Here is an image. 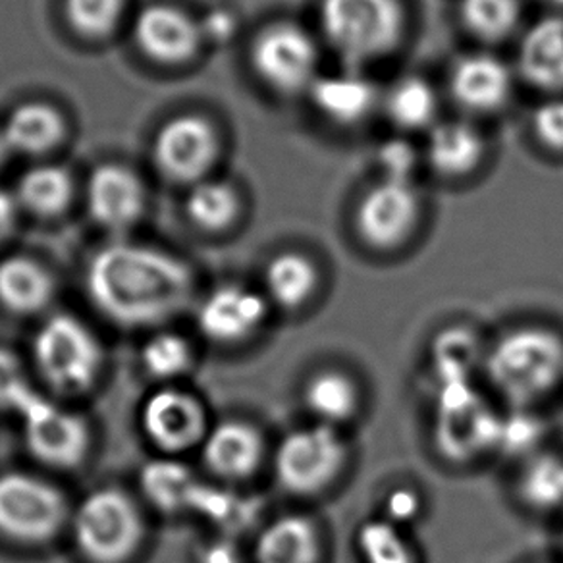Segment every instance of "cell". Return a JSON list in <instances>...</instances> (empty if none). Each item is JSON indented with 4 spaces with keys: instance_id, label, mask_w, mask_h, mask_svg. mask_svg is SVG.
I'll use <instances>...</instances> for the list:
<instances>
[{
    "instance_id": "6da1fadb",
    "label": "cell",
    "mask_w": 563,
    "mask_h": 563,
    "mask_svg": "<svg viewBox=\"0 0 563 563\" xmlns=\"http://www.w3.org/2000/svg\"><path fill=\"white\" fill-rule=\"evenodd\" d=\"M194 273L173 253L110 243L97 251L86 273L93 306L107 319L130 327H155L181 313L194 298Z\"/></svg>"
},
{
    "instance_id": "7a4b0ae2",
    "label": "cell",
    "mask_w": 563,
    "mask_h": 563,
    "mask_svg": "<svg viewBox=\"0 0 563 563\" xmlns=\"http://www.w3.org/2000/svg\"><path fill=\"white\" fill-rule=\"evenodd\" d=\"M483 373L511 409H532L563 386V334L547 324H519L486 345Z\"/></svg>"
},
{
    "instance_id": "3957f363",
    "label": "cell",
    "mask_w": 563,
    "mask_h": 563,
    "mask_svg": "<svg viewBox=\"0 0 563 563\" xmlns=\"http://www.w3.org/2000/svg\"><path fill=\"white\" fill-rule=\"evenodd\" d=\"M319 18L330 47L352 64L390 56L407 32L401 0H321Z\"/></svg>"
},
{
    "instance_id": "277c9868",
    "label": "cell",
    "mask_w": 563,
    "mask_h": 563,
    "mask_svg": "<svg viewBox=\"0 0 563 563\" xmlns=\"http://www.w3.org/2000/svg\"><path fill=\"white\" fill-rule=\"evenodd\" d=\"M352 460L344 432L321 422L301 424L282 437L273 452V473L282 490L296 498L329 493Z\"/></svg>"
},
{
    "instance_id": "5b68a950",
    "label": "cell",
    "mask_w": 563,
    "mask_h": 563,
    "mask_svg": "<svg viewBox=\"0 0 563 563\" xmlns=\"http://www.w3.org/2000/svg\"><path fill=\"white\" fill-rule=\"evenodd\" d=\"M504 417L473 383L442 384L434 407L432 442L442 460L465 465L500 446Z\"/></svg>"
},
{
    "instance_id": "8992f818",
    "label": "cell",
    "mask_w": 563,
    "mask_h": 563,
    "mask_svg": "<svg viewBox=\"0 0 563 563\" xmlns=\"http://www.w3.org/2000/svg\"><path fill=\"white\" fill-rule=\"evenodd\" d=\"M33 360L51 388L84 394L99 380L104 352L86 322L74 314L58 313L43 322L35 334Z\"/></svg>"
},
{
    "instance_id": "52a82bcc",
    "label": "cell",
    "mask_w": 563,
    "mask_h": 563,
    "mask_svg": "<svg viewBox=\"0 0 563 563\" xmlns=\"http://www.w3.org/2000/svg\"><path fill=\"white\" fill-rule=\"evenodd\" d=\"M71 531L79 552L93 563H125L145 539L140 508L120 488H101L81 500Z\"/></svg>"
},
{
    "instance_id": "ba28073f",
    "label": "cell",
    "mask_w": 563,
    "mask_h": 563,
    "mask_svg": "<svg viewBox=\"0 0 563 563\" xmlns=\"http://www.w3.org/2000/svg\"><path fill=\"white\" fill-rule=\"evenodd\" d=\"M250 60L257 78L276 93L309 91L319 78L317 41L291 20L265 25L251 43Z\"/></svg>"
},
{
    "instance_id": "9c48e42d",
    "label": "cell",
    "mask_w": 563,
    "mask_h": 563,
    "mask_svg": "<svg viewBox=\"0 0 563 563\" xmlns=\"http://www.w3.org/2000/svg\"><path fill=\"white\" fill-rule=\"evenodd\" d=\"M68 521L64 494L30 473L0 475V532L9 539L40 544L55 539Z\"/></svg>"
},
{
    "instance_id": "30bf717a",
    "label": "cell",
    "mask_w": 563,
    "mask_h": 563,
    "mask_svg": "<svg viewBox=\"0 0 563 563\" xmlns=\"http://www.w3.org/2000/svg\"><path fill=\"white\" fill-rule=\"evenodd\" d=\"M421 217V196L413 181L380 178L361 197L355 209V232L368 250L391 253L411 242Z\"/></svg>"
},
{
    "instance_id": "8fae6325",
    "label": "cell",
    "mask_w": 563,
    "mask_h": 563,
    "mask_svg": "<svg viewBox=\"0 0 563 563\" xmlns=\"http://www.w3.org/2000/svg\"><path fill=\"white\" fill-rule=\"evenodd\" d=\"M220 151L222 141L217 125L196 112L170 118L153 143L158 170L170 180L194 186L209 178Z\"/></svg>"
},
{
    "instance_id": "7c38bea8",
    "label": "cell",
    "mask_w": 563,
    "mask_h": 563,
    "mask_svg": "<svg viewBox=\"0 0 563 563\" xmlns=\"http://www.w3.org/2000/svg\"><path fill=\"white\" fill-rule=\"evenodd\" d=\"M141 427L151 444L165 454L201 446L211 431L203 404L180 388H161L151 394L141 409Z\"/></svg>"
},
{
    "instance_id": "4fadbf2b",
    "label": "cell",
    "mask_w": 563,
    "mask_h": 563,
    "mask_svg": "<svg viewBox=\"0 0 563 563\" xmlns=\"http://www.w3.org/2000/svg\"><path fill=\"white\" fill-rule=\"evenodd\" d=\"M271 307L265 291L245 284H222L201 301L197 324L214 344H243L263 330Z\"/></svg>"
},
{
    "instance_id": "5bb4252c",
    "label": "cell",
    "mask_w": 563,
    "mask_h": 563,
    "mask_svg": "<svg viewBox=\"0 0 563 563\" xmlns=\"http://www.w3.org/2000/svg\"><path fill=\"white\" fill-rule=\"evenodd\" d=\"M22 417L25 444L41 463L56 470H74L86 460L91 437L79 415L41 398Z\"/></svg>"
},
{
    "instance_id": "9a60e30c",
    "label": "cell",
    "mask_w": 563,
    "mask_h": 563,
    "mask_svg": "<svg viewBox=\"0 0 563 563\" xmlns=\"http://www.w3.org/2000/svg\"><path fill=\"white\" fill-rule=\"evenodd\" d=\"M133 40L141 53L165 66H180L203 47L199 20L174 4H150L133 20Z\"/></svg>"
},
{
    "instance_id": "2e32d148",
    "label": "cell",
    "mask_w": 563,
    "mask_h": 563,
    "mask_svg": "<svg viewBox=\"0 0 563 563\" xmlns=\"http://www.w3.org/2000/svg\"><path fill=\"white\" fill-rule=\"evenodd\" d=\"M87 211L99 227L120 232L140 222L147 209V189L122 165L95 168L86 188Z\"/></svg>"
},
{
    "instance_id": "e0dca14e",
    "label": "cell",
    "mask_w": 563,
    "mask_h": 563,
    "mask_svg": "<svg viewBox=\"0 0 563 563\" xmlns=\"http://www.w3.org/2000/svg\"><path fill=\"white\" fill-rule=\"evenodd\" d=\"M203 462L214 477L242 483L265 463L266 442L253 422L230 419L214 424L203 444Z\"/></svg>"
},
{
    "instance_id": "ac0fdd59",
    "label": "cell",
    "mask_w": 563,
    "mask_h": 563,
    "mask_svg": "<svg viewBox=\"0 0 563 563\" xmlns=\"http://www.w3.org/2000/svg\"><path fill=\"white\" fill-rule=\"evenodd\" d=\"M511 89L508 64L490 53L460 56L450 71L452 99L473 114H493L506 107Z\"/></svg>"
},
{
    "instance_id": "d6986e66",
    "label": "cell",
    "mask_w": 563,
    "mask_h": 563,
    "mask_svg": "<svg viewBox=\"0 0 563 563\" xmlns=\"http://www.w3.org/2000/svg\"><path fill=\"white\" fill-rule=\"evenodd\" d=\"M324 539L319 523L307 514L276 517L258 534L257 563H321Z\"/></svg>"
},
{
    "instance_id": "ffe728a7",
    "label": "cell",
    "mask_w": 563,
    "mask_h": 563,
    "mask_svg": "<svg viewBox=\"0 0 563 563\" xmlns=\"http://www.w3.org/2000/svg\"><path fill=\"white\" fill-rule=\"evenodd\" d=\"M301 401L314 422L344 429L363 409V391L350 373L342 368H321L307 378Z\"/></svg>"
},
{
    "instance_id": "44dd1931",
    "label": "cell",
    "mask_w": 563,
    "mask_h": 563,
    "mask_svg": "<svg viewBox=\"0 0 563 563\" xmlns=\"http://www.w3.org/2000/svg\"><path fill=\"white\" fill-rule=\"evenodd\" d=\"M265 296L271 306L286 313L306 309L321 290L322 274L303 251H282L265 268Z\"/></svg>"
},
{
    "instance_id": "7402d4cb",
    "label": "cell",
    "mask_w": 563,
    "mask_h": 563,
    "mask_svg": "<svg viewBox=\"0 0 563 563\" xmlns=\"http://www.w3.org/2000/svg\"><path fill=\"white\" fill-rule=\"evenodd\" d=\"M309 95L314 109L338 125L365 122L380 99L375 84L357 71L319 76Z\"/></svg>"
},
{
    "instance_id": "603a6c76",
    "label": "cell",
    "mask_w": 563,
    "mask_h": 563,
    "mask_svg": "<svg viewBox=\"0 0 563 563\" xmlns=\"http://www.w3.org/2000/svg\"><path fill=\"white\" fill-rule=\"evenodd\" d=\"M486 153V141L478 128L465 120L434 124L427 141V163L442 178H465L478 170Z\"/></svg>"
},
{
    "instance_id": "cb8c5ba5",
    "label": "cell",
    "mask_w": 563,
    "mask_h": 563,
    "mask_svg": "<svg viewBox=\"0 0 563 563\" xmlns=\"http://www.w3.org/2000/svg\"><path fill=\"white\" fill-rule=\"evenodd\" d=\"M519 70L540 91H563V18L539 20L525 33L519 47Z\"/></svg>"
},
{
    "instance_id": "d4e9b609",
    "label": "cell",
    "mask_w": 563,
    "mask_h": 563,
    "mask_svg": "<svg viewBox=\"0 0 563 563\" xmlns=\"http://www.w3.org/2000/svg\"><path fill=\"white\" fill-rule=\"evenodd\" d=\"M56 284L47 266L24 255L0 261V303L10 313L35 314L55 298Z\"/></svg>"
},
{
    "instance_id": "484cf974",
    "label": "cell",
    "mask_w": 563,
    "mask_h": 563,
    "mask_svg": "<svg viewBox=\"0 0 563 563\" xmlns=\"http://www.w3.org/2000/svg\"><path fill=\"white\" fill-rule=\"evenodd\" d=\"M4 135L12 153L40 157L56 150L66 137L63 112L48 102L30 101L10 112Z\"/></svg>"
},
{
    "instance_id": "4316f807",
    "label": "cell",
    "mask_w": 563,
    "mask_h": 563,
    "mask_svg": "<svg viewBox=\"0 0 563 563\" xmlns=\"http://www.w3.org/2000/svg\"><path fill=\"white\" fill-rule=\"evenodd\" d=\"M485 345L477 334L465 327H452L442 330L434 338L431 350V363L442 384L473 383V373L483 368Z\"/></svg>"
},
{
    "instance_id": "83f0119b",
    "label": "cell",
    "mask_w": 563,
    "mask_h": 563,
    "mask_svg": "<svg viewBox=\"0 0 563 563\" xmlns=\"http://www.w3.org/2000/svg\"><path fill=\"white\" fill-rule=\"evenodd\" d=\"M16 191L20 209L48 219L68 209L74 197V180L63 166L37 165L20 178Z\"/></svg>"
},
{
    "instance_id": "f1b7e54d",
    "label": "cell",
    "mask_w": 563,
    "mask_h": 563,
    "mask_svg": "<svg viewBox=\"0 0 563 563\" xmlns=\"http://www.w3.org/2000/svg\"><path fill=\"white\" fill-rule=\"evenodd\" d=\"M384 107L391 124L406 132H417L434 125L439 97L427 79L407 76L391 86L384 97Z\"/></svg>"
},
{
    "instance_id": "f546056e",
    "label": "cell",
    "mask_w": 563,
    "mask_h": 563,
    "mask_svg": "<svg viewBox=\"0 0 563 563\" xmlns=\"http://www.w3.org/2000/svg\"><path fill=\"white\" fill-rule=\"evenodd\" d=\"M186 211L197 228L219 234L234 227L235 220L240 219L242 199L232 184L207 178L189 191Z\"/></svg>"
},
{
    "instance_id": "4dcf8cb0",
    "label": "cell",
    "mask_w": 563,
    "mask_h": 563,
    "mask_svg": "<svg viewBox=\"0 0 563 563\" xmlns=\"http://www.w3.org/2000/svg\"><path fill=\"white\" fill-rule=\"evenodd\" d=\"M361 563H421L406 529L386 517H371L355 532Z\"/></svg>"
},
{
    "instance_id": "1f68e13d",
    "label": "cell",
    "mask_w": 563,
    "mask_h": 563,
    "mask_svg": "<svg viewBox=\"0 0 563 563\" xmlns=\"http://www.w3.org/2000/svg\"><path fill=\"white\" fill-rule=\"evenodd\" d=\"M460 16L477 40L498 43L508 40L521 22V0H462Z\"/></svg>"
},
{
    "instance_id": "d6a6232c",
    "label": "cell",
    "mask_w": 563,
    "mask_h": 563,
    "mask_svg": "<svg viewBox=\"0 0 563 563\" xmlns=\"http://www.w3.org/2000/svg\"><path fill=\"white\" fill-rule=\"evenodd\" d=\"M143 490L158 508L176 511L194 504L197 485L180 463L157 462L143 470Z\"/></svg>"
},
{
    "instance_id": "836d02e7",
    "label": "cell",
    "mask_w": 563,
    "mask_h": 563,
    "mask_svg": "<svg viewBox=\"0 0 563 563\" xmlns=\"http://www.w3.org/2000/svg\"><path fill=\"white\" fill-rule=\"evenodd\" d=\"M519 486L521 496L532 508L563 506V455L542 454L531 460Z\"/></svg>"
},
{
    "instance_id": "e575fe53",
    "label": "cell",
    "mask_w": 563,
    "mask_h": 563,
    "mask_svg": "<svg viewBox=\"0 0 563 563\" xmlns=\"http://www.w3.org/2000/svg\"><path fill=\"white\" fill-rule=\"evenodd\" d=\"M141 363L150 375L176 378L194 365V350L186 338L176 332H158L141 350Z\"/></svg>"
},
{
    "instance_id": "d590c367",
    "label": "cell",
    "mask_w": 563,
    "mask_h": 563,
    "mask_svg": "<svg viewBox=\"0 0 563 563\" xmlns=\"http://www.w3.org/2000/svg\"><path fill=\"white\" fill-rule=\"evenodd\" d=\"M125 0H64L71 27L89 40H102L124 16Z\"/></svg>"
},
{
    "instance_id": "8d00e7d4",
    "label": "cell",
    "mask_w": 563,
    "mask_h": 563,
    "mask_svg": "<svg viewBox=\"0 0 563 563\" xmlns=\"http://www.w3.org/2000/svg\"><path fill=\"white\" fill-rule=\"evenodd\" d=\"M40 399V396L32 390L16 355L0 347V409L24 415Z\"/></svg>"
},
{
    "instance_id": "74e56055",
    "label": "cell",
    "mask_w": 563,
    "mask_h": 563,
    "mask_svg": "<svg viewBox=\"0 0 563 563\" xmlns=\"http://www.w3.org/2000/svg\"><path fill=\"white\" fill-rule=\"evenodd\" d=\"M417 161V151L406 140L384 141L378 150V168L383 178L411 181Z\"/></svg>"
},
{
    "instance_id": "f35d334b",
    "label": "cell",
    "mask_w": 563,
    "mask_h": 563,
    "mask_svg": "<svg viewBox=\"0 0 563 563\" xmlns=\"http://www.w3.org/2000/svg\"><path fill=\"white\" fill-rule=\"evenodd\" d=\"M532 132L547 150L563 153V97L542 102L534 110Z\"/></svg>"
},
{
    "instance_id": "ab89813d",
    "label": "cell",
    "mask_w": 563,
    "mask_h": 563,
    "mask_svg": "<svg viewBox=\"0 0 563 563\" xmlns=\"http://www.w3.org/2000/svg\"><path fill=\"white\" fill-rule=\"evenodd\" d=\"M421 509V496L415 493L413 488L398 486L386 496L383 517H386L391 523L398 525L401 529H406L407 525H411L415 519H419Z\"/></svg>"
},
{
    "instance_id": "60d3db41",
    "label": "cell",
    "mask_w": 563,
    "mask_h": 563,
    "mask_svg": "<svg viewBox=\"0 0 563 563\" xmlns=\"http://www.w3.org/2000/svg\"><path fill=\"white\" fill-rule=\"evenodd\" d=\"M203 40L211 43H227L235 32V18L228 10H212L199 20Z\"/></svg>"
},
{
    "instance_id": "b9f144b4",
    "label": "cell",
    "mask_w": 563,
    "mask_h": 563,
    "mask_svg": "<svg viewBox=\"0 0 563 563\" xmlns=\"http://www.w3.org/2000/svg\"><path fill=\"white\" fill-rule=\"evenodd\" d=\"M18 214L20 205L16 196H10L4 189H0V243L7 242L16 230Z\"/></svg>"
},
{
    "instance_id": "7bdbcfd3",
    "label": "cell",
    "mask_w": 563,
    "mask_h": 563,
    "mask_svg": "<svg viewBox=\"0 0 563 563\" xmlns=\"http://www.w3.org/2000/svg\"><path fill=\"white\" fill-rule=\"evenodd\" d=\"M203 563H240V558H238L234 548L227 547V544H217V547L207 550Z\"/></svg>"
},
{
    "instance_id": "ee69618b",
    "label": "cell",
    "mask_w": 563,
    "mask_h": 563,
    "mask_svg": "<svg viewBox=\"0 0 563 563\" xmlns=\"http://www.w3.org/2000/svg\"><path fill=\"white\" fill-rule=\"evenodd\" d=\"M10 155H12V150H10L9 140H7V135H4V130L0 128V166H4V163H9Z\"/></svg>"
},
{
    "instance_id": "f6af8a7d",
    "label": "cell",
    "mask_w": 563,
    "mask_h": 563,
    "mask_svg": "<svg viewBox=\"0 0 563 563\" xmlns=\"http://www.w3.org/2000/svg\"><path fill=\"white\" fill-rule=\"evenodd\" d=\"M550 4H554L558 9H563V0H548Z\"/></svg>"
},
{
    "instance_id": "bcb514c9",
    "label": "cell",
    "mask_w": 563,
    "mask_h": 563,
    "mask_svg": "<svg viewBox=\"0 0 563 563\" xmlns=\"http://www.w3.org/2000/svg\"><path fill=\"white\" fill-rule=\"evenodd\" d=\"M562 544H563V527H562Z\"/></svg>"
}]
</instances>
